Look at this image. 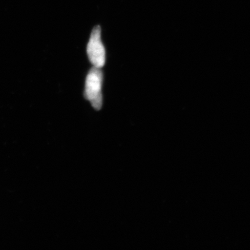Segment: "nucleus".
I'll list each match as a JSON object with an SVG mask.
<instances>
[{"instance_id": "f257e3e1", "label": "nucleus", "mask_w": 250, "mask_h": 250, "mask_svg": "<svg viewBox=\"0 0 250 250\" xmlns=\"http://www.w3.org/2000/svg\"><path fill=\"white\" fill-rule=\"evenodd\" d=\"M102 68L93 67L87 75L84 96L89 101L92 107L100 110L103 104L102 92L103 72Z\"/></svg>"}, {"instance_id": "f03ea898", "label": "nucleus", "mask_w": 250, "mask_h": 250, "mask_svg": "<svg viewBox=\"0 0 250 250\" xmlns=\"http://www.w3.org/2000/svg\"><path fill=\"white\" fill-rule=\"evenodd\" d=\"M87 54L94 67L102 68L105 62V51L101 40V27L93 28L87 46Z\"/></svg>"}]
</instances>
